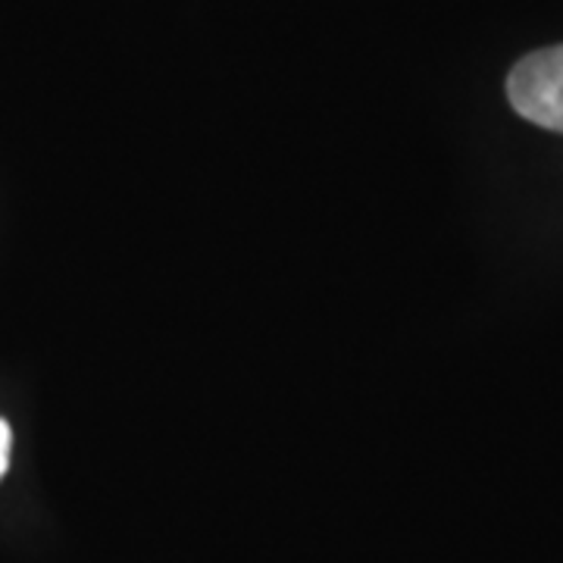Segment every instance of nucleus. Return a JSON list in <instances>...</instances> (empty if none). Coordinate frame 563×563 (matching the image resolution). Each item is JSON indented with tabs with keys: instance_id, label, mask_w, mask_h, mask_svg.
Segmentation results:
<instances>
[{
	"instance_id": "1",
	"label": "nucleus",
	"mask_w": 563,
	"mask_h": 563,
	"mask_svg": "<svg viewBox=\"0 0 563 563\" xmlns=\"http://www.w3.org/2000/svg\"><path fill=\"white\" fill-rule=\"evenodd\" d=\"M510 107L551 132H563V44L536 51L507 76Z\"/></svg>"
},
{
	"instance_id": "2",
	"label": "nucleus",
	"mask_w": 563,
	"mask_h": 563,
	"mask_svg": "<svg viewBox=\"0 0 563 563\" xmlns=\"http://www.w3.org/2000/svg\"><path fill=\"white\" fill-rule=\"evenodd\" d=\"M10 426L0 420V479H3V473H7V466H10Z\"/></svg>"
}]
</instances>
